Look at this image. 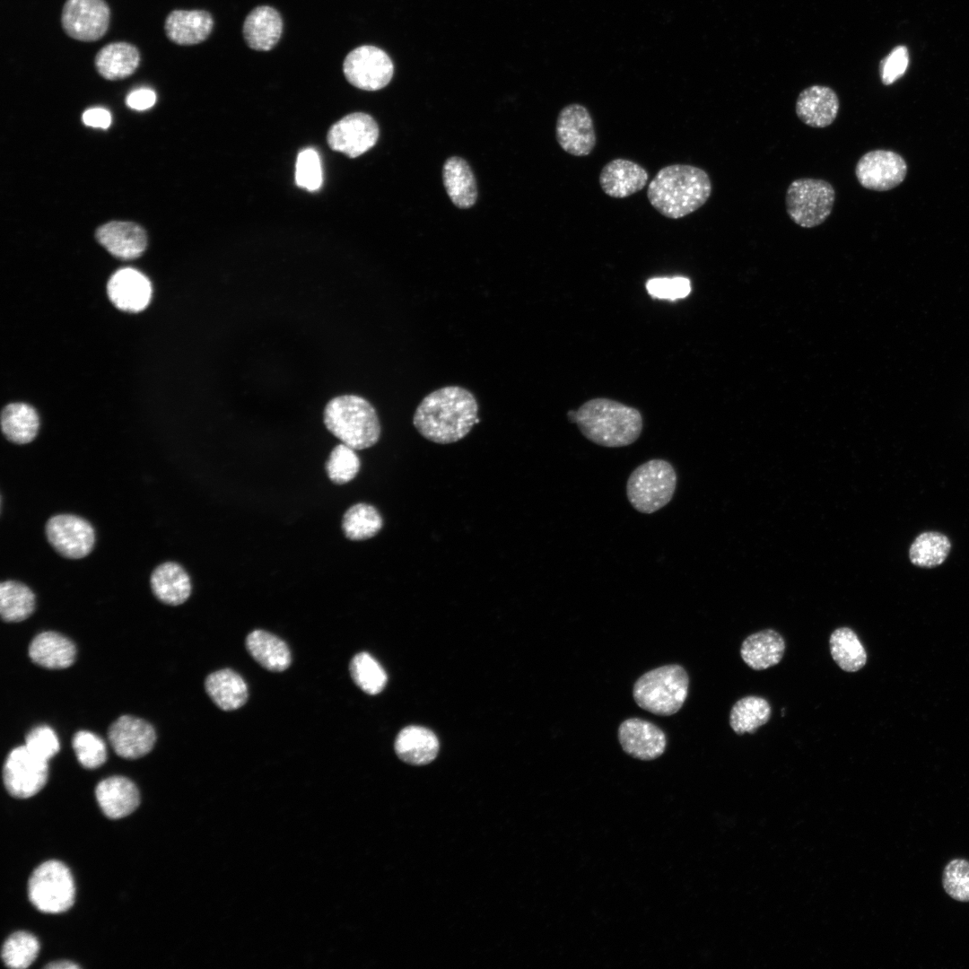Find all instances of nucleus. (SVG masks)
Returning <instances> with one entry per match:
<instances>
[{"instance_id": "f257e3e1", "label": "nucleus", "mask_w": 969, "mask_h": 969, "mask_svg": "<svg viewBox=\"0 0 969 969\" xmlns=\"http://www.w3.org/2000/svg\"><path fill=\"white\" fill-rule=\"evenodd\" d=\"M474 395L458 386H448L428 394L417 406L413 423L425 439L439 444L464 438L479 422Z\"/></svg>"}, {"instance_id": "f03ea898", "label": "nucleus", "mask_w": 969, "mask_h": 969, "mask_svg": "<svg viewBox=\"0 0 969 969\" xmlns=\"http://www.w3.org/2000/svg\"><path fill=\"white\" fill-rule=\"evenodd\" d=\"M708 173L689 164H671L661 168L647 188L651 206L669 219H680L698 210L711 194Z\"/></svg>"}, {"instance_id": "7ed1b4c3", "label": "nucleus", "mask_w": 969, "mask_h": 969, "mask_svg": "<svg viewBox=\"0 0 969 969\" xmlns=\"http://www.w3.org/2000/svg\"><path fill=\"white\" fill-rule=\"evenodd\" d=\"M581 434L591 442L619 448L636 441L642 431L641 413L633 407L608 398H594L576 411Z\"/></svg>"}, {"instance_id": "20e7f679", "label": "nucleus", "mask_w": 969, "mask_h": 969, "mask_svg": "<svg viewBox=\"0 0 969 969\" xmlns=\"http://www.w3.org/2000/svg\"><path fill=\"white\" fill-rule=\"evenodd\" d=\"M323 419L334 436L355 450L372 447L380 436V423L374 406L360 396L333 397L325 406Z\"/></svg>"}, {"instance_id": "39448f33", "label": "nucleus", "mask_w": 969, "mask_h": 969, "mask_svg": "<svg viewBox=\"0 0 969 969\" xmlns=\"http://www.w3.org/2000/svg\"><path fill=\"white\" fill-rule=\"evenodd\" d=\"M689 686L685 669L677 664L651 669L633 685V696L639 707L656 715L669 716L683 706Z\"/></svg>"}, {"instance_id": "423d86ee", "label": "nucleus", "mask_w": 969, "mask_h": 969, "mask_svg": "<svg viewBox=\"0 0 969 969\" xmlns=\"http://www.w3.org/2000/svg\"><path fill=\"white\" fill-rule=\"evenodd\" d=\"M677 487L675 468L665 459H650L638 466L629 476L626 495L637 511L651 514L665 507Z\"/></svg>"}, {"instance_id": "0eeeda50", "label": "nucleus", "mask_w": 969, "mask_h": 969, "mask_svg": "<svg viewBox=\"0 0 969 969\" xmlns=\"http://www.w3.org/2000/svg\"><path fill=\"white\" fill-rule=\"evenodd\" d=\"M835 200L834 187L826 180L801 178L793 180L785 196L790 220L803 228L822 224L831 214Z\"/></svg>"}, {"instance_id": "6e6552de", "label": "nucleus", "mask_w": 969, "mask_h": 969, "mask_svg": "<svg viewBox=\"0 0 969 969\" xmlns=\"http://www.w3.org/2000/svg\"><path fill=\"white\" fill-rule=\"evenodd\" d=\"M74 883L69 869L61 861L48 860L31 873L28 883L31 903L40 912L59 913L74 901Z\"/></svg>"}, {"instance_id": "1a4fd4ad", "label": "nucleus", "mask_w": 969, "mask_h": 969, "mask_svg": "<svg viewBox=\"0 0 969 969\" xmlns=\"http://www.w3.org/2000/svg\"><path fill=\"white\" fill-rule=\"evenodd\" d=\"M343 72L352 85L371 92L380 90L389 83L394 74V65L383 49L371 45H362L346 55Z\"/></svg>"}, {"instance_id": "9d476101", "label": "nucleus", "mask_w": 969, "mask_h": 969, "mask_svg": "<svg viewBox=\"0 0 969 969\" xmlns=\"http://www.w3.org/2000/svg\"><path fill=\"white\" fill-rule=\"evenodd\" d=\"M48 776V761L33 755L25 746L13 748L3 767L5 789L15 798L32 797L44 787Z\"/></svg>"}, {"instance_id": "9b49d317", "label": "nucleus", "mask_w": 969, "mask_h": 969, "mask_svg": "<svg viewBox=\"0 0 969 969\" xmlns=\"http://www.w3.org/2000/svg\"><path fill=\"white\" fill-rule=\"evenodd\" d=\"M45 531L51 546L65 558H83L94 546L93 528L87 520L75 515L51 517L46 523Z\"/></svg>"}, {"instance_id": "f8f14e48", "label": "nucleus", "mask_w": 969, "mask_h": 969, "mask_svg": "<svg viewBox=\"0 0 969 969\" xmlns=\"http://www.w3.org/2000/svg\"><path fill=\"white\" fill-rule=\"evenodd\" d=\"M110 11L104 0H66L61 23L72 39L96 41L108 31Z\"/></svg>"}, {"instance_id": "ddd939ff", "label": "nucleus", "mask_w": 969, "mask_h": 969, "mask_svg": "<svg viewBox=\"0 0 969 969\" xmlns=\"http://www.w3.org/2000/svg\"><path fill=\"white\" fill-rule=\"evenodd\" d=\"M555 137L560 147L571 155L590 154L596 146L597 136L588 109L579 103L563 107L556 119Z\"/></svg>"}, {"instance_id": "4468645a", "label": "nucleus", "mask_w": 969, "mask_h": 969, "mask_svg": "<svg viewBox=\"0 0 969 969\" xmlns=\"http://www.w3.org/2000/svg\"><path fill=\"white\" fill-rule=\"evenodd\" d=\"M379 138V127L368 114H348L336 122L328 130L327 140L329 147L355 158L373 147Z\"/></svg>"}, {"instance_id": "2eb2a0df", "label": "nucleus", "mask_w": 969, "mask_h": 969, "mask_svg": "<svg viewBox=\"0 0 969 969\" xmlns=\"http://www.w3.org/2000/svg\"><path fill=\"white\" fill-rule=\"evenodd\" d=\"M907 171L904 160L888 150H873L863 154L856 163L855 176L865 188L886 191L903 182Z\"/></svg>"}, {"instance_id": "dca6fc26", "label": "nucleus", "mask_w": 969, "mask_h": 969, "mask_svg": "<svg viewBox=\"0 0 969 969\" xmlns=\"http://www.w3.org/2000/svg\"><path fill=\"white\" fill-rule=\"evenodd\" d=\"M108 737L114 751L127 759L145 755L156 740L155 730L150 723L130 715L116 720L109 729Z\"/></svg>"}, {"instance_id": "f3484780", "label": "nucleus", "mask_w": 969, "mask_h": 969, "mask_svg": "<svg viewBox=\"0 0 969 969\" xmlns=\"http://www.w3.org/2000/svg\"><path fill=\"white\" fill-rule=\"evenodd\" d=\"M618 740L627 755L643 761L658 758L667 746L663 730L640 718H630L620 724Z\"/></svg>"}, {"instance_id": "a211bd4d", "label": "nucleus", "mask_w": 969, "mask_h": 969, "mask_svg": "<svg viewBox=\"0 0 969 969\" xmlns=\"http://www.w3.org/2000/svg\"><path fill=\"white\" fill-rule=\"evenodd\" d=\"M111 302L119 310L138 312L147 307L152 297L149 279L138 270L127 267L115 272L107 286Z\"/></svg>"}, {"instance_id": "6ab92c4d", "label": "nucleus", "mask_w": 969, "mask_h": 969, "mask_svg": "<svg viewBox=\"0 0 969 969\" xmlns=\"http://www.w3.org/2000/svg\"><path fill=\"white\" fill-rule=\"evenodd\" d=\"M840 101L836 92L825 85H812L804 89L796 100L798 118L814 128L829 127L837 118Z\"/></svg>"}, {"instance_id": "aec40b11", "label": "nucleus", "mask_w": 969, "mask_h": 969, "mask_svg": "<svg viewBox=\"0 0 969 969\" xmlns=\"http://www.w3.org/2000/svg\"><path fill=\"white\" fill-rule=\"evenodd\" d=\"M648 179L649 173L642 165L623 158L608 162L598 177L602 191L614 198H625L641 191Z\"/></svg>"}, {"instance_id": "412c9836", "label": "nucleus", "mask_w": 969, "mask_h": 969, "mask_svg": "<svg viewBox=\"0 0 969 969\" xmlns=\"http://www.w3.org/2000/svg\"><path fill=\"white\" fill-rule=\"evenodd\" d=\"M96 239L110 254L121 259L140 257L147 244L144 230L130 222H110L100 226Z\"/></svg>"}, {"instance_id": "4be33fe9", "label": "nucleus", "mask_w": 969, "mask_h": 969, "mask_svg": "<svg viewBox=\"0 0 969 969\" xmlns=\"http://www.w3.org/2000/svg\"><path fill=\"white\" fill-rule=\"evenodd\" d=\"M283 19L279 12L269 5L254 8L245 18L242 27L246 44L257 51H269L281 39Z\"/></svg>"}, {"instance_id": "5701e85b", "label": "nucleus", "mask_w": 969, "mask_h": 969, "mask_svg": "<svg viewBox=\"0 0 969 969\" xmlns=\"http://www.w3.org/2000/svg\"><path fill=\"white\" fill-rule=\"evenodd\" d=\"M95 796L104 815L112 819L128 816L140 801L137 787L123 776H111L100 781L96 786Z\"/></svg>"}, {"instance_id": "b1692460", "label": "nucleus", "mask_w": 969, "mask_h": 969, "mask_svg": "<svg viewBox=\"0 0 969 969\" xmlns=\"http://www.w3.org/2000/svg\"><path fill=\"white\" fill-rule=\"evenodd\" d=\"M213 28L214 18L205 10H174L168 14L164 24L167 37L180 46L203 42Z\"/></svg>"}, {"instance_id": "393cba45", "label": "nucleus", "mask_w": 969, "mask_h": 969, "mask_svg": "<svg viewBox=\"0 0 969 969\" xmlns=\"http://www.w3.org/2000/svg\"><path fill=\"white\" fill-rule=\"evenodd\" d=\"M76 655L72 641L56 632H43L36 635L29 646L31 659L39 666L49 669L70 667Z\"/></svg>"}, {"instance_id": "a878e982", "label": "nucleus", "mask_w": 969, "mask_h": 969, "mask_svg": "<svg viewBox=\"0 0 969 969\" xmlns=\"http://www.w3.org/2000/svg\"><path fill=\"white\" fill-rule=\"evenodd\" d=\"M785 642L772 629L763 630L746 637L740 648L744 662L754 670H763L777 665L782 659Z\"/></svg>"}, {"instance_id": "bb28decb", "label": "nucleus", "mask_w": 969, "mask_h": 969, "mask_svg": "<svg viewBox=\"0 0 969 969\" xmlns=\"http://www.w3.org/2000/svg\"><path fill=\"white\" fill-rule=\"evenodd\" d=\"M395 751L405 763L423 765L431 763L437 756L439 740L429 729L421 726H407L397 736Z\"/></svg>"}, {"instance_id": "cd10ccee", "label": "nucleus", "mask_w": 969, "mask_h": 969, "mask_svg": "<svg viewBox=\"0 0 969 969\" xmlns=\"http://www.w3.org/2000/svg\"><path fill=\"white\" fill-rule=\"evenodd\" d=\"M151 588L155 597L164 604L178 606L190 596L191 582L187 572L174 562L157 566L151 575Z\"/></svg>"}, {"instance_id": "c85d7f7f", "label": "nucleus", "mask_w": 969, "mask_h": 969, "mask_svg": "<svg viewBox=\"0 0 969 969\" xmlns=\"http://www.w3.org/2000/svg\"><path fill=\"white\" fill-rule=\"evenodd\" d=\"M140 53L127 42H111L101 48L95 56L98 73L107 80L124 79L138 67Z\"/></svg>"}, {"instance_id": "c756f323", "label": "nucleus", "mask_w": 969, "mask_h": 969, "mask_svg": "<svg viewBox=\"0 0 969 969\" xmlns=\"http://www.w3.org/2000/svg\"><path fill=\"white\" fill-rule=\"evenodd\" d=\"M245 644L250 656L267 670L281 672L291 664L292 657L287 644L266 631H252L248 634Z\"/></svg>"}, {"instance_id": "7c9ffc66", "label": "nucleus", "mask_w": 969, "mask_h": 969, "mask_svg": "<svg viewBox=\"0 0 969 969\" xmlns=\"http://www.w3.org/2000/svg\"><path fill=\"white\" fill-rule=\"evenodd\" d=\"M205 691L212 701L223 711L237 710L248 699V686L244 679L230 668L211 673L205 682Z\"/></svg>"}, {"instance_id": "2f4dec72", "label": "nucleus", "mask_w": 969, "mask_h": 969, "mask_svg": "<svg viewBox=\"0 0 969 969\" xmlns=\"http://www.w3.org/2000/svg\"><path fill=\"white\" fill-rule=\"evenodd\" d=\"M442 179L447 194L456 206L469 208L476 203L477 188L475 176L463 158H449L443 165Z\"/></svg>"}, {"instance_id": "473e14b6", "label": "nucleus", "mask_w": 969, "mask_h": 969, "mask_svg": "<svg viewBox=\"0 0 969 969\" xmlns=\"http://www.w3.org/2000/svg\"><path fill=\"white\" fill-rule=\"evenodd\" d=\"M1 426L7 440L16 444H26L36 437L39 420L32 406L24 403H13L3 409Z\"/></svg>"}, {"instance_id": "72a5a7b5", "label": "nucleus", "mask_w": 969, "mask_h": 969, "mask_svg": "<svg viewBox=\"0 0 969 969\" xmlns=\"http://www.w3.org/2000/svg\"><path fill=\"white\" fill-rule=\"evenodd\" d=\"M829 647L833 659L846 672H856L867 662L866 650L851 628L834 630L830 636Z\"/></svg>"}, {"instance_id": "f704fd0d", "label": "nucleus", "mask_w": 969, "mask_h": 969, "mask_svg": "<svg viewBox=\"0 0 969 969\" xmlns=\"http://www.w3.org/2000/svg\"><path fill=\"white\" fill-rule=\"evenodd\" d=\"M771 706L763 697L750 695L735 703L729 714L731 729L738 734L754 733L770 719Z\"/></svg>"}, {"instance_id": "c9c22d12", "label": "nucleus", "mask_w": 969, "mask_h": 969, "mask_svg": "<svg viewBox=\"0 0 969 969\" xmlns=\"http://www.w3.org/2000/svg\"><path fill=\"white\" fill-rule=\"evenodd\" d=\"M35 609V596L23 583L5 581L0 585V613L5 622H21Z\"/></svg>"}, {"instance_id": "e433bc0d", "label": "nucleus", "mask_w": 969, "mask_h": 969, "mask_svg": "<svg viewBox=\"0 0 969 969\" xmlns=\"http://www.w3.org/2000/svg\"><path fill=\"white\" fill-rule=\"evenodd\" d=\"M951 550L949 538L937 531L920 534L912 543L909 558L912 564L921 568H933L947 559Z\"/></svg>"}, {"instance_id": "4c0bfd02", "label": "nucleus", "mask_w": 969, "mask_h": 969, "mask_svg": "<svg viewBox=\"0 0 969 969\" xmlns=\"http://www.w3.org/2000/svg\"><path fill=\"white\" fill-rule=\"evenodd\" d=\"M382 526L383 520L379 511L374 506L363 502L351 506L342 519L344 534L353 541L373 537L380 531Z\"/></svg>"}, {"instance_id": "58836bf2", "label": "nucleus", "mask_w": 969, "mask_h": 969, "mask_svg": "<svg viewBox=\"0 0 969 969\" xmlns=\"http://www.w3.org/2000/svg\"><path fill=\"white\" fill-rule=\"evenodd\" d=\"M351 677L364 693L380 694L387 684V674L380 664L368 652L354 656L349 666Z\"/></svg>"}, {"instance_id": "ea45409f", "label": "nucleus", "mask_w": 969, "mask_h": 969, "mask_svg": "<svg viewBox=\"0 0 969 969\" xmlns=\"http://www.w3.org/2000/svg\"><path fill=\"white\" fill-rule=\"evenodd\" d=\"M39 943L35 936L29 932L18 931L12 934L2 947V959L6 966L24 969L30 966L37 957Z\"/></svg>"}, {"instance_id": "a19ab883", "label": "nucleus", "mask_w": 969, "mask_h": 969, "mask_svg": "<svg viewBox=\"0 0 969 969\" xmlns=\"http://www.w3.org/2000/svg\"><path fill=\"white\" fill-rule=\"evenodd\" d=\"M361 461L355 450L341 443L336 445L326 462V471L329 479L336 484H344L353 480L358 474Z\"/></svg>"}, {"instance_id": "79ce46f5", "label": "nucleus", "mask_w": 969, "mask_h": 969, "mask_svg": "<svg viewBox=\"0 0 969 969\" xmlns=\"http://www.w3.org/2000/svg\"><path fill=\"white\" fill-rule=\"evenodd\" d=\"M72 745L78 762L84 768H97L102 765L107 759V749L104 741L92 732L86 730L76 732L73 738Z\"/></svg>"}, {"instance_id": "37998d69", "label": "nucleus", "mask_w": 969, "mask_h": 969, "mask_svg": "<svg viewBox=\"0 0 969 969\" xmlns=\"http://www.w3.org/2000/svg\"><path fill=\"white\" fill-rule=\"evenodd\" d=\"M942 886L952 899L969 902V860L954 859L944 868Z\"/></svg>"}, {"instance_id": "c03bdc74", "label": "nucleus", "mask_w": 969, "mask_h": 969, "mask_svg": "<svg viewBox=\"0 0 969 969\" xmlns=\"http://www.w3.org/2000/svg\"><path fill=\"white\" fill-rule=\"evenodd\" d=\"M322 180V168L318 152L313 148L301 150L295 165L296 185L309 191H316L321 187Z\"/></svg>"}, {"instance_id": "a18cd8bd", "label": "nucleus", "mask_w": 969, "mask_h": 969, "mask_svg": "<svg viewBox=\"0 0 969 969\" xmlns=\"http://www.w3.org/2000/svg\"><path fill=\"white\" fill-rule=\"evenodd\" d=\"M24 746L33 755L46 761L59 751V742L55 731L46 725L32 729L25 738Z\"/></svg>"}, {"instance_id": "49530a36", "label": "nucleus", "mask_w": 969, "mask_h": 969, "mask_svg": "<svg viewBox=\"0 0 969 969\" xmlns=\"http://www.w3.org/2000/svg\"><path fill=\"white\" fill-rule=\"evenodd\" d=\"M646 289L653 298L675 301L686 297L691 292V283L683 276L656 277L649 279Z\"/></svg>"}, {"instance_id": "de8ad7c7", "label": "nucleus", "mask_w": 969, "mask_h": 969, "mask_svg": "<svg viewBox=\"0 0 969 969\" xmlns=\"http://www.w3.org/2000/svg\"><path fill=\"white\" fill-rule=\"evenodd\" d=\"M909 64V52L905 46L895 47L879 64V74L881 82L885 85L894 83L902 77Z\"/></svg>"}, {"instance_id": "09e8293b", "label": "nucleus", "mask_w": 969, "mask_h": 969, "mask_svg": "<svg viewBox=\"0 0 969 969\" xmlns=\"http://www.w3.org/2000/svg\"><path fill=\"white\" fill-rule=\"evenodd\" d=\"M156 101V94L152 89L140 88L128 93L126 104L132 109L145 110L152 108Z\"/></svg>"}, {"instance_id": "8fccbe9b", "label": "nucleus", "mask_w": 969, "mask_h": 969, "mask_svg": "<svg viewBox=\"0 0 969 969\" xmlns=\"http://www.w3.org/2000/svg\"><path fill=\"white\" fill-rule=\"evenodd\" d=\"M84 125L92 127L108 128L111 123L109 111L103 108H91L83 114Z\"/></svg>"}, {"instance_id": "3c124183", "label": "nucleus", "mask_w": 969, "mask_h": 969, "mask_svg": "<svg viewBox=\"0 0 969 969\" xmlns=\"http://www.w3.org/2000/svg\"><path fill=\"white\" fill-rule=\"evenodd\" d=\"M45 967L48 968V969H77V968H80V966L78 965H76V964H74L73 962H70V961L54 962V963L48 964Z\"/></svg>"}, {"instance_id": "603ef678", "label": "nucleus", "mask_w": 969, "mask_h": 969, "mask_svg": "<svg viewBox=\"0 0 969 969\" xmlns=\"http://www.w3.org/2000/svg\"><path fill=\"white\" fill-rule=\"evenodd\" d=\"M576 414H577V412L573 411V410H571V411L568 412L567 416H568V419H569V421L571 423H575V422H576Z\"/></svg>"}]
</instances>
